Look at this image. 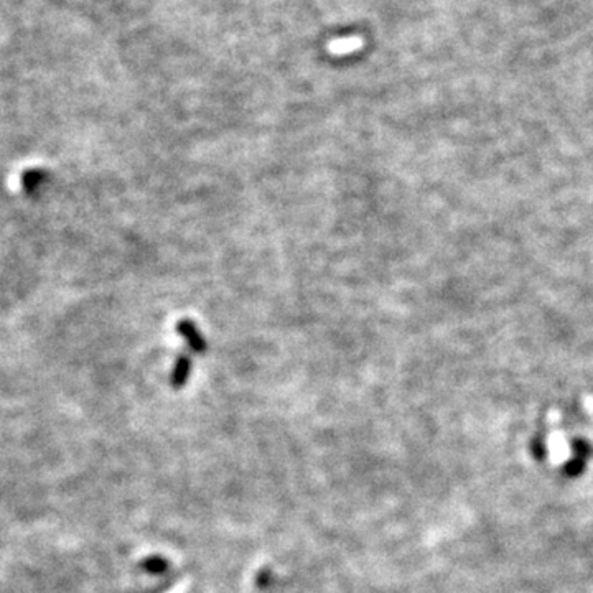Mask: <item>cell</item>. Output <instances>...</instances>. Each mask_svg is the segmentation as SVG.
Returning <instances> with one entry per match:
<instances>
[{"label": "cell", "instance_id": "1", "mask_svg": "<svg viewBox=\"0 0 593 593\" xmlns=\"http://www.w3.org/2000/svg\"><path fill=\"white\" fill-rule=\"evenodd\" d=\"M178 331H180V335L188 341V345H190L193 350L205 351L206 345H205L203 336L200 335V331L196 330V326L193 325L191 321L181 320L180 323H178Z\"/></svg>", "mask_w": 593, "mask_h": 593}, {"label": "cell", "instance_id": "2", "mask_svg": "<svg viewBox=\"0 0 593 593\" xmlns=\"http://www.w3.org/2000/svg\"><path fill=\"white\" fill-rule=\"evenodd\" d=\"M190 373H191V359L188 358L186 355H181L180 358L177 359L175 363V369H173L172 373V388L175 389H181L183 385L186 384L188 378H190Z\"/></svg>", "mask_w": 593, "mask_h": 593}, {"label": "cell", "instance_id": "3", "mask_svg": "<svg viewBox=\"0 0 593 593\" xmlns=\"http://www.w3.org/2000/svg\"><path fill=\"white\" fill-rule=\"evenodd\" d=\"M48 178L46 172L45 170H28L22 175V186H23V191L25 193H33L37 190L38 186L43 185V181H45Z\"/></svg>", "mask_w": 593, "mask_h": 593}, {"label": "cell", "instance_id": "4", "mask_svg": "<svg viewBox=\"0 0 593 593\" xmlns=\"http://www.w3.org/2000/svg\"><path fill=\"white\" fill-rule=\"evenodd\" d=\"M141 567L147 573H151V575H160V573L167 572L168 561L162 556H151V557L144 559V561L141 562Z\"/></svg>", "mask_w": 593, "mask_h": 593}, {"label": "cell", "instance_id": "5", "mask_svg": "<svg viewBox=\"0 0 593 593\" xmlns=\"http://www.w3.org/2000/svg\"><path fill=\"white\" fill-rule=\"evenodd\" d=\"M271 580H272V572H271V568H260L259 570V573H257V577H255V585H257L259 588H266V587H269V583H271Z\"/></svg>", "mask_w": 593, "mask_h": 593}]
</instances>
